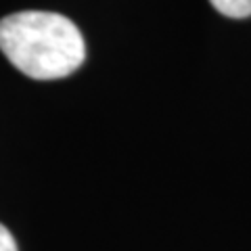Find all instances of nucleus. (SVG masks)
I'll use <instances>...</instances> for the list:
<instances>
[{
    "label": "nucleus",
    "instance_id": "nucleus-1",
    "mask_svg": "<svg viewBox=\"0 0 251 251\" xmlns=\"http://www.w3.org/2000/svg\"><path fill=\"white\" fill-rule=\"evenodd\" d=\"M0 50L21 74L34 80H57L84 63V36L59 13L23 11L0 21Z\"/></svg>",
    "mask_w": 251,
    "mask_h": 251
},
{
    "label": "nucleus",
    "instance_id": "nucleus-2",
    "mask_svg": "<svg viewBox=\"0 0 251 251\" xmlns=\"http://www.w3.org/2000/svg\"><path fill=\"white\" fill-rule=\"evenodd\" d=\"M209 2L224 17L243 19L251 15V0H209Z\"/></svg>",
    "mask_w": 251,
    "mask_h": 251
},
{
    "label": "nucleus",
    "instance_id": "nucleus-3",
    "mask_svg": "<svg viewBox=\"0 0 251 251\" xmlns=\"http://www.w3.org/2000/svg\"><path fill=\"white\" fill-rule=\"evenodd\" d=\"M0 251H19L17 243H15V239H13V234L2 224H0Z\"/></svg>",
    "mask_w": 251,
    "mask_h": 251
}]
</instances>
